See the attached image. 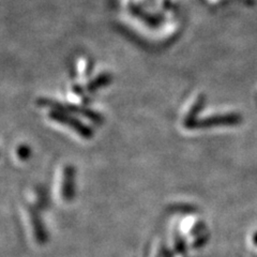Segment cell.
<instances>
[{
    "mask_svg": "<svg viewBox=\"0 0 257 257\" xmlns=\"http://www.w3.org/2000/svg\"><path fill=\"white\" fill-rule=\"evenodd\" d=\"M109 82H110V76L108 74H101L95 79H93L92 82L89 83V85H88V89L95 90L98 89V88L108 84Z\"/></svg>",
    "mask_w": 257,
    "mask_h": 257,
    "instance_id": "277c9868",
    "label": "cell"
},
{
    "mask_svg": "<svg viewBox=\"0 0 257 257\" xmlns=\"http://www.w3.org/2000/svg\"><path fill=\"white\" fill-rule=\"evenodd\" d=\"M62 184H61V195L62 198L66 200H71L73 197V170L72 167H66V170L63 171V177H62Z\"/></svg>",
    "mask_w": 257,
    "mask_h": 257,
    "instance_id": "3957f363",
    "label": "cell"
},
{
    "mask_svg": "<svg viewBox=\"0 0 257 257\" xmlns=\"http://www.w3.org/2000/svg\"><path fill=\"white\" fill-rule=\"evenodd\" d=\"M239 122V116L234 114H228V115H218V116H211L209 118L199 120L193 126H198V127H209L213 125H230V124H236Z\"/></svg>",
    "mask_w": 257,
    "mask_h": 257,
    "instance_id": "7a4b0ae2",
    "label": "cell"
},
{
    "mask_svg": "<svg viewBox=\"0 0 257 257\" xmlns=\"http://www.w3.org/2000/svg\"><path fill=\"white\" fill-rule=\"evenodd\" d=\"M175 246H176V250L178 253L183 254L186 253L187 248H186V244H184L183 240L181 237H176V241H175Z\"/></svg>",
    "mask_w": 257,
    "mask_h": 257,
    "instance_id": "5b68a950",
    "label": "cell"
},
{
    "mask_svg": "<svg viewBox=\"0 0 257 257\" xmlns=\"http://www.w3.org/2000/svg\"><path fill=\"white\" fill-rule=\"evenodd\" d=\"M50 117L52 119H54L55 121H58L62 124L69 125L70 127H72V130H74L75 132H77L79 135H82L85 139H89L92 135V132L89 127L86 126L82 122L77 121L75 118L68 116L66 112L62 110H56V109L52 110L50 112Z\"/></svg>",
    "mask_w": 257,
    "mask_h": 257,
    "instance_id": "6da1fadb",
    "label": "cell"
},
{
    "mask_svg": "<svg viewBox=\"0 0 257 257\" xmlns=\"http://www.w3.org/2000/svg\"><path fill=\"white\" fill-rule=\"evenodd\" d=\"M18 154L20 155V157L21 158H23V159H27L28 157H29V155H30V152H29V149H28V147L26 146H22V147H20L19 148V150H18Z\"/></svg>",
    "mask_w": 257,
    "mask_h": 257,
    "instance_id": "8992f818",
    "label": "cell"
}]
</instances>
